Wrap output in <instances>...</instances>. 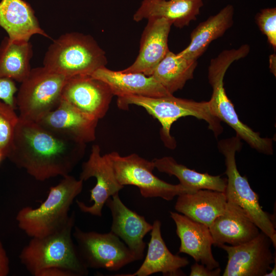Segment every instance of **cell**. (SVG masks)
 <instances>
[{
  "label": "cell",
  "instance_id": "1",
  "mask_svg": "<svg viewBox=\"0 0 276 276\" xmlns=\"http://www.w3.org/2000/svg\"><path fill=\"white\" fill-rule=\"evenodd\" d=\"M85 144L19 117L8 158L36 180L69 175L84 154Z\"/></svg>",
  "mask_w": 276,
  "mask_h": 276
},
{
  "label": "cell",
  "instance_id": "2",
  "mask_svg": "<svg viewBox=\"0 0 276 276\" xmlns=\"http://www.w3.org/2000/svg\"><path fill=\"white\" fill-rule=\"evenodd\" d=\"M75 214L70 215L67 223L57 231L40 238H31L21 250V263L33 275L51 267L71 272L73 276L87 275L88 268L82 261L72 236Z\"/></svg>",
  "mask_w": 276,
  "mask_h": 276
},
{
  "label": "cell",
  "instance_id": "3",
  "mask_svg": "<svg viewBox=\"0 0 276 276\" xmlns=\"http://www.w3.org/2000/svg\"><path fill=\"white\" fill-rule=\"evenodd\" d=\"M130 105L143 107L159 122L161 140L164 145L171 149L176 146V140L170 133L171 128L173 123L181 118L193 116L204 120L216 137L223 130L220 120L212 113L209 101L197 102L177 98L173 95L160 97L133 95L118 97L117 106L120 109L127 110Z\"/></svg>",
  "mask_w": 276,
  "mask_h": 276
},
{
  "label": "cell",
  "instance_id": "4",
  "mask_svg": "<svg viewBox=\"0 0 276 276\" xmlns=\"http://www.w3.org/2000/svg\"><path fill=\"white\" fill-rule=\"evenodd\" d=\"M83 181L69 175L50 187L46 199L38 207L26 206L17 214L18 227L31 238L50 235L68 221V212L74 199L83 189Z\"/></svg>",
  "mask_w": 276,
  "mask_h": 276
},
{
  "label": "cell",
  "instance_id": "5",
  "mask_svg": "<svg viewBox=\"0 0 276 276\" xmlns=\"http://www.w3.org/2000/svg\"><path fill=\"white\" fill-rule=\"evenodd\" d=\"M241 51L232 49L222 51L211 60L208 77L212 88V94L209 101L212 113L220 121L226 123L236 132V136L246 142L257 151L267 155L273 152V140L262 137L239 118L234 105L228 98L224 87L223 79L229 66L242 58Z\"/></svg>",
  "mask_w": 276,
  "mask_h": 276
},
{
  "label": "cell",
  "instance_id": "6",
  "mask_svg": "<svg viewBox=\"0 0 276 276\" xmlns=\"http://www.w3.org/2000/svg\"><path fill=\"white\" fill-rule=\"evenodd\" d=\"M105 52L92 36L68 33L53 40L43 59V66L67 78L91 75L105 66Z\"/></svg>",
  "mask_w": 276,
  "mask_h": 276
},
{
  "label": "cell",
  "instance_id": "7",
  "mask_svg": "<svg viewBox=\"0 0 276 276\" xmlns=\"http://www.w3.org/2000/svg\"><path fill=\"white\" fill-rule=\"evenodd\" d=\"M237 136L221 140L218 143L219 151L224 157L227 183L225 194L227 199L242 208L262 232L276 246V231L273 219L261 206L257 194L252 190L245 175L238 170L235 154L242 148V143Z\"/></svg>",
  "mask_w": 276,
  "mask_h": 276
},
{
  "label": "cell",
  "instance_id": "8",
  "mask_svg": "<svg viewBox=\"0 0 276 276\" xmlns=\"http://www.w3.org/2000/svg\"><path fill=\"white\" fill-rule=\"evenodd\" d=\"M68 78L51 72L43 66L31 69L21 83L16 96L20 118L38 122L55 109L62 99Z\"/></svg>",
  "mask_w": 276,
  "mask_h": 276
},
{
  "label": "cell",
  "instance_id": "9",
  "mask_svg": "<svg viewBox=\"0 0 276 276\" xmlns=\"http://www.w3.org/2000/svg\"><path fill=\"white\" fill-rule=\"evenodd\" d=\"M106 154L118 182L123 186L137 187L145 198L160 197L170 201L180 194L196 191L180 183L173 185L159 179L153 173V162L135 153L124 156L113 151Z\"/></svg>",
  "mask_w": 276,
  "mask_h": 276
},
{
  "label": "cell",
  "instance_id": "10",
  "mask_svg": "<svg viewBox=\"0 0 276 276\" xmlns=\"http://www.w3.org/2000/svg\"><path fill=\"white\" fill-rule=\"evenodd\" d=\"M73 237L79 255L88 268L118 271L137 261L126 244L110 231L107 233L84 232L75 226Z\"/></svg>",
  "mask_w": 276,
  "mask_h": 276
},
{
  "label": "cell",
  "instance_id": "11",
  "mask_svg": "<svg viewBox=\"0 0 276 276\" xmlns=\"http://www.w3.org/2000/svg\"><path fill=\"white\" fill-rule=\"evenodd\" d=\"M270 238L263 232L245 243L219 247L227 254L228 260L223 276H265L276 259L273 255Z\"/></svg>",
  "mask_w": 276,
  "mask_h": 276
},
{
  "label": "cell",
  "instance_id": "12",
  "mask_svg": "<svg viewBox=\"0 0 276 276\" xmlns=\"http://www.w3.org/2000/svg\"><path fill=\"white\" fill-rule=\"evenodd\" d=\"M91 177H95L97 181L95 187L90 190L89 201H93V204L88 206L78 200L77 204L82 212L101 217L106 200L119 193L124 186L118 182L107 154H101L98 145H93L88 160L82 164L79 179L84 181Z\"/></svg>",
  "mask_w": 276,
  "mask_h": 276
},
{
  "label": "cell",
  "instance_id": "13",
  "mask_svg": "<svg viewBox=\"0 0 276 276\" xmlns=\"http://www.w3.org/2000/svg\"><path fill=\"white\" fill-rule=\"evenodd\" d=\"M113 96L106 83L90 75L68 78L62 92V99L98 120L106 115Z\"/></svg>",
  "mask_w": 276,
  "mask_h": 276
},
{
  "label": "cell",
  "instance_id": "14",
  "mask_svg": "<svg viewBox=\"0 0 276 276\" xmlns=\"http://www.w3.org/2000/svg\"><path fill=\"white\" fill-rule=\"evenodd\" d=\"M98 121L61 99L55 109L36 122L58 134L86 144L95 140Z\"/></svg>",
  "mask_w": 276,
  "mask_h": 276
},
{
  "label": "cell",
  "instance_id": "15",
  "mask_svg": "<svg viewBox=\"0 0 276 276\" xmlns=\"http://www.w3.org/2000/svg\"><path fill=\"white\" fill-rule=\"evenodd\" d=\"M105 204L112 216L110 232L122 239L137 260L143 259L146 247L144 238L152 229V224L144 216L127 208L119 193L109 197Z\"/></svg>",
  "mask_w": 276,
  "mask_h": 276
},
{
  "label": "cell",
  "instance_id": "16",
  "mask_svg": "<svg viewBox=\"0 0 276 276\" xmlns=\"http://www.w3.org/2000/svg\"><path fill=\"white\" fill-rule=\"evenodd\" d=\"M172 25L162 18L148 19L142 35L139 53L134 62L121 71L151 76L157 64L169 51L168 36Z\"/></svg>",
  "mask_w": 276,
  "mask_h": 276
},
{
  "label": "cell",
  "instance_id": "17",
  "mask_svg": "<svg viewBox=\"0 0 276 276\" xmlns=\"http://www.w3.org/2000/svg\"><path fill=\"white\" fill-rule=\"evenodd\" d=\"M175 223L176 234L180 239L179 253L192 257L210 269L219 267L212 251L213 240L209 226L178 213L170 212Z\"/></svg>",
  "mask_w": 276,
  "mask_h": 276
},
{
  "label": "cell",
  "instance_id": "18",
  "mask_svg": "<svg viewBox=\"0 0 276 276\" xmlns=\"http://www.w3.org/2000/svg\"><path fill=\"white\" fill-rule=\"evenodd\" d=\"M213 245L236 246L248 242L260 233L259 228L237 204L227 199L225 211L209 226Z\"/></svg>",
  "mask_w": 276,
  "mask_h": 276
},
{
  "label": "cell",
  "instance_id": "19",
  "mask_svg": "<svg viewBox=\"0 0 276 276\" xmlns=\"http://www.w3.org/2000/svg\"><path fill=\"white\" fill-rule=\"evenodd\" d=\"M160 227V221L155 220L150 231L147 255L140 268L132 273L116 275L148 276L157 272H162L166 276L184 275L181 268L187 266L189 261L187 258L170 251L162 236Z\"/></svg>",
  "mask_w": 276,
  "mask_h": 276
},
{
  "label": "cell",
  "instance_id": "20",
  "mask_svg": "<svg viewBox=\"0 0 276 276\" xmlns=\"http://www.w3.org/2000/svg\"><path fill=\"white\" fill-rule=\"evenodd\" d=\"M90 75L106 83L113 96L118 97L131 95L160 97L172 95L153 76L140 73L114 71L104 66Z\"/></svg>",
  "mask_w": 276,
  "mask_h": 276
},
{
  "label": "cell",
  "instance_id": "21",
  "mask_svg": "<svg viewBox=\"0 0 276 276\" xmlns=\"http://www.w3.org/2000/svg\"><path fill=\"white\" fill-rule=\"evenodd\" d=\"M0 27L13 41H29L35 34L50 38L40 27L30 5L23 0H1Z\"/></svg>",
  "mask_w": 276,
  "mask_h": 276
},
{
  "label": "cell",
  "instance_id": "22",
  "mask_svg": "<svg viewBox=\"0 0 276 276\" xmlns=\"http://www.w3.org/2000/svg\"><path fill=\"white\" fill-rule=\"evenodd\" d=\"M203 5V0H143L133 18L139 22L162 18L181 28L196 19Z\"/></svg>",
  "mask_w": 276,
  "mask_h": 276
},
{
  "label": "cell",
  "instance_id": "23",
  "mask_svg": "<svg viewBox=\"0 0 276 276\" xmlns=\"http://www.w3.org/2000/svg\"><path fill=\"white\" fill-rule=\"evenodd\" d=\"M177 196L175 210L208 226L224 212L227 203L224 192L211 190L200 189Z\"/></svg>",
  "mask_w": 276,
  "mask_h": 276
},
{
  "label": "cell",
  "instance_id": "24",
  "mask_svg": "<svg viewBox=\"0 0 276 276\" xmlns=\"http://www.w3.org/2000/svg\"><path fill=\"white\" fill-rule=\"evenodd\" d=\"M234 14L233 6L227 5L217 14L200 23L191 34L190 44L177 55L197 60L213 41L222 36L232 26Z\"/></svg>",
  "mask_w": 276,
  "mask_h": 276
},
{
  "label": "cell",
  "instance_id": "25",
  "mask_svg": "<svg viewBox=\"0 0 276 276\" xmlns=\"http://www.w3.org/2000/svg\"><path fill=\"white\" fill-rule=\"evenodd\" d=\"M155 168L169 176H175L181 185L197 191L207 189L224 192L227 178L220 175L214 176L207 173H201L178 163L171 156L154 158L152 160Z\"/></svg>",
  "mask_w": 276,
  "mask_h": 276
},
{
  "label": "cell",
  "instance_id": "26",
  "mask_svg": "<svg viewBox=\"0 0 276 276\" xmlns=\"http://www.w3.org/2000/svg\"><path fill=\"white\" fill-rule=\"evenodd\" d=\"M32 55L29 41H13L5 37L0 45V77L21 83L31 70Z\"/></svg>",
  "mask_w": 276,
  "mask_h": 276
},
{
  "label": "cell",
  "instance_id": "27",
  "mask_svg": "<svg viewBox=\"0 0 276 276\" xmlns=\"http://www.w3.org/2000/svg\"><path fill=\"white\" fill-rule=\"evenodd\" d=\"M197 60L187 59L170 51L157 64L151 75L170 94L181 89L193 79Z\"/></svg>",
  "mask_w": 276,
  "mask_h": 276
},
{
  "label": "cell",
  "instance_id": "28",
  "mask_svg": "<svg viewBox=\"0 0 276 276\" xmlns=\"http://www.w3.org/2000/svg\"><path fill=\"white\" fill-rule=\"evenodd\" d=\"M15 110L0 100V148L5 152L6 158L19 120Z\"/></svg>",
  "mask_w": 276,
  "mask_h": 276
},
{
  "label": "cell",
  "instance_id": "29",
  "mask_svg": "<svg viewBox=\"0 0 276 276\" xmlns=\"http://www.w3.org/2000/svg\"><path fill=\"white\" fill-rule=\"evenodd\" d=\"M258 26L261 32L267 37L269 43L276 48V8L262 9L256 17Z\"/></svg>",
  "mask_w": 276,
  "mask_h": 276
},
{
  "label": "cell",
  "instance_id": "30",
  "mask_svg": "<svg viewBox=\"0 0 276 276\" xmlns=\"http://www.w3.org/2000/svg\"><path fill=\"white\" fill-rule=\"evenodd\" d=\"M17 90L14 81L6 78L0 77V100L9 105L15 109L17 108L15 94Z\"/></svg>",
  "mask_w": 276,
  "mask_h": 276
},
{
  "label": "cell",
  "instance_id": "31",
  "mask_svg": "<svg viewBox=\"0 0 276 276\" xmlns=\"http://www.w3.org/2000/svg\"><path fill=\"white\" fill-rule=\"evenodd\" d=\"M221 269L219 267L210 269L203 264L195 262L191 267L190 276H219Z\"/></svg>",
  "mask_w": 276,
  "mask_h": 276
},
{
  "label": "cell",
  "instance_id": "32",
  "mask_svg": "<svg viewBox=\"0 0 276 276\" xmlns=\"http://www.w3.org/2000/svg\"><path fill=\"white\" fill-rule=\"evenodd\" d=\"M9 260L0 241V276H7L9 273Z\"/></svg>",
  "mask_w": 276,
  "mask_h": 276
},
{
  "label": "cell",
  "instance_id": "33",
  "mask_svg": "<svg viewBox=\"0 0 276 276\" xmlns=\"http://www.w3.org/2000/svg\"><path fill=\"white\" fill-rule=\"evenodd\" d=\"M38 276H73V275L66 269L59 267H51L41 271Z\"/></svg>",
  "mask_w": 276,
  "mask_h": 276
},
{
  "label": "cell",
  "instance_id": "34",
  "mask_svg": "<svg viewBox=\"0 0 276 276\" xmlns=\"http://www.w3.org/2000/svg\"><path fill=\"white\" fill-rule=\"evenodd\" d=\"M274 267L271 269V271L269 272H267L265 276H275L276 275V259L274 260Z\"/></svg>",
  "mask_w": 276,
  "mask_h": 276
},
{
  "label": "cell",
  "instance_id": "35",
  "mask_svg": "<svg viewBox=\"0 0 276 276\" xmlns=\"http://www.w3.org/2000/svg\"><path fill=\"white\" fill-rule=\"evenodd\" d=\"M6 158V154L5 152L0 148V164Z\"/></svg>",
  "mask_w": 276,
  "mask_h": 276
}]
</instances>
